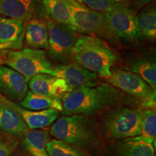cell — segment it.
Instances as JSON below:
<instances>
[{
    "label": "cell",
    "instance_id": "44dd1931",
    "mask_svg": "<svg viewBox=\"0 0 156 156\" xmlns=\"http://www.w3.org/2000/svg\"><path fill=\"white\" fill-rule=\"evenodd\" d=\"M44 9L51 19L58 23L70 26L71 13L65 0H41Z\"/></svg>",
    "mask_w": 156,
    "mask_h": 156
},
{
    "label": "cell",
    "instance_id": "7c38bea8",
    "mask_svg": "<svg viewBox=\"0 0 156 156\" xmlns=\"http://www.w3.org/2000/svg\"><path fill=\"white\" fill-rule=\"evenodd\" d=\"M1 98L17 112L29 129H41L54 124L58 117L60 112L55 109L42 111H31L22 108L16 103L8 100L1 95Z\"/></svg>",
    "mask_w": 156,
    "mask_h": 156
},
{
    "label": "cell",
    "instance_id": "2e32d148",
    "mask_svg": "<svg viewBox=\"0 0 156 156\" xmlns=\"http://www.w3.org/2000/svg\"><path fill=\"white\" fill-rule=\"evenodd\" d=\"M34 8V0H0V14L23 23L30 20Z\"/></svg>",
    "mask_w": 156,
    "mask_h": 156
},
{
    "label": "cell",
    "instance_id": "9a60e30c",
    "mask_svg": "<svg viewBox=\"0 0 156 156\" xmlns=\"http://www.w3.org/2000/svg\"><path fill=\"white\" fill-rule=\"evenodd\" d=\"M25 42L35 49H48V32L45 21L40 19H31L25 25L24 32Z\"/></svg>",
    "mask_w": 156,
    "mask_h": 156
},
{
    "label": "cell",
    "instance_id": "603a6c76",
    "mask_svg": "<svg viewBox=\"0 0 156 156\" xmlns=\"http://www.w3.org/2000/svg\"><path fill=\"white\" fill-rule=\"evenodd\" d=\"M130 71L136 74L153 90L156 88V64L148 60L134 62Z\"/></svg>",
    "mask_w": 156,
    "mask_h": 156
},
{
    "label": "cell",
    "instance_id": "f1b7e54d",
    "mask_svg": "<svg viewBox=\"0 0 156 156\" xmlns=\"http://www.w3.org/2000/svg\"><path fill=\"white\" fill-rule=\"evenodd\" d=\"M11 48H15V49H18L17 46H14V45H9V44H2L0 43V51H5L11 49Z\"/></svg>",
    "mask_w": 156,
    "mask_h": 156
},
{
    "label": "cell",
    "instance_id": "7a4b0ae2",
    "mask_svg": "<svg viewBox=\"0 0 156 156\" xmlns=\"http://www.w3.org/2000/svg\"><path fill=\"white\" fill-rule=\"evenodd\" d=\"M50 134L56 139L88 151L99 141L95 119L88 115L71 114L58 117L52 124Z\"/></svg>",
    "mask_w": 156,
    "mask_h": 156
},
{
    "label": "cell",
    "instance_id": "f546056e",
    "mask_svg": "<svg viewBox=\"0 0 156 156\" xmlns=\"http://www.w3.org/2000/svg\"><path fill=\"white\" fill-rule=\"evenodd\" d=\"M6 54H7V52L5 51H0V66H1L2 64L5 63Z\"/></svg>",
    "mask_w": 156,
    "mask_h": 156
},
{
    "label": "cell",
    "instance_id": "4316f807",
    "mask_svg": "<svg viewBox=\"0 0 156 156\" xmlns=\"http://www.w3.org/2000/svg\"><path fill=\"white\" fill-rule=\"evenodd\" d=\"M19 141L9 134H0V156H11L17 149Z\"/></svg>",
    "mask_w": 156,
    "mask_h": 156
},
{
    "label": "cell",
    "instance_id": "6da1fadb",
    "mask_svg": "<svg viewBox=\"0 0 156 156\" xmlns=\"http://www.w3.org/2000/svg\"><path fill=\"white\" fill-rule=\"evenodd\" d=\"M128 97L122 90L109 83H103L94 87L73 90L62 98L64 115L85 114L92 116L105 109L124 103Z\"/></svg>",
    "mask_w": 156,
    "mask_h": 156
},
{
    "label": "cell",
    "instance_id": "7402d4cb",
    "mask_svg": "<svg viewBox=\"0 0 156 156\" xmlns=\"http://www.w3.org/2000/svg\"><path fill=\"white\" fill-rule=\"evenodd\" d=\"M46 152L49 156H91L85 150L57 139L48 142Z\"/></svg>",
    "mask_w": 156,
    "mask_h": 156
},
{
    "label": "cell",
    "instance_id": "3957f363",
    "mask_svg": "<svg viewBox=\"0 0 156 156\" xmlns=\"http://www.w3.org/2000/svg\"><path fill=\"white\" fill-rule=\"evenodd\" d=\"M72 58L79 65L107 80L112 75L111 67L117 55L100 38L84 35L77 37Z\"/></svg>",
    "mask_w": 156,
    "mask_h": 156
},
{
    "label": "cell",
    "instance_id": "5bb4252c",
    "mask_svg": "<svg viewBox=\"0 0 156 156\" xmlns=\"http://www.w3.org/2000/svg\"><path fill=\"white\" fill-rule=\"evenodd\" d=\"M28 129L20 116L1 98L0 94V130L15 137H21Z\"/></svg>",
    "mask_w": 156,
    "mask_h": 156
},
{
    "label": "cell",
    "instance_id": "e0dca14e",
    "mask_svg": "<svg viewBox=\"0 0 156 156\" xmlns=\"http://www.w3.org/2000/svg\"><path fill=\"white\" fill-rule=\"evenodd\" d=\"M24 23L19 20L0 17V43L20 48L24 36Z\"/></svg>",
    "mask_w": 156,
    "mask_h": 156
},
{
    "label": "cell",
    "instance_id": "cb8c5ba5",
    "mask_svg": "<svg viewBox=\"0 0 156 156\" xmlns=\"http://www.w3.org/2000/svg\"><path fill=\"white\" fill-rule=\"evenodd\" d=\"M56 77L47 74H38L28 80V87L31 92L36 94L53 98L52 89Z\"/></svg>",
    "mask_w": 156,
    "mask_h": 156
},
{
    "label": "cell",
    "instance_id": "d4e9b609",
    "mask_svg": "<svg viewBox=\"0 0 156 156\" xmlns=\"http://www.w3.org/2000/svg\"><path fill=\"white\" fill-rule=\"evenodd\" d=\"M156 135V114L154 109L145 108L142 111L140 136L155 147Z\"/></svg>",
    "mask_w": 156,
    "mask_h": 156
},
{
    "label": "cell",
    "instance_id": "52a82bcc",
    "mask_svg": "<svg viewBox=\"0 0 156 156\" xmlns=\"http://www.w3.org/2000/svg\"><path fill=\"white\" fill-rule=\"evenodd\" d=\"M107 83L140 101L142 108H155V90L131 71L118 69L112 73Z\"/></svg>",
    "mask_w": 156,
    "mask_h": 156
},
{
    "label": "cell",
    "instance_id": "4dcf8cb0",
    "mask_svg": "<svg viewBox=\"0 0 156 156\" xmlns=\"http://www.w3.org/2000/svg\"><path fill=\"white\" fill-rule=\"evenodd\" d=\"M141 1L143 2H145V3H148V2H150L151 0H141Z\"/></svg>",
    "mask_w": 156,
    "mask_h": 156
},
{
    "label": "cell",
    "instance_id": "ba28073f",
    "mask_svg": "<svg viewBox=\"0 0 156 156\" xmlns=\"http://www.w3.org/2000/svg\"><path fill=\"white\" fill-rule=\"evenodd\" d=\"M48 32V56L58 61L72 58L73 49L77 37L76 32L67 25L52 19L45 21Z\"/></svg>",
    "mask_w": 156,
    "mask_h": 156
},
{
    "label": "cell",
    "instance_id": "484cf974",
    "mask_svg": "<svg viewBox=\"0 0 156 156\" xmlns=\"http://www.w3.org/2000/svg\"><path fill=\"white\" fill-rule=\"evenodd\" d=\"M77 1L90 9L104 14L123 0H77Z\"/></svg>",
    "mask_w": 156,
    "mask_h": 156
},
{
    "label": "cell",
    "instance_id": "8992f818",
    "mask_svg": "<svg viewBox=\"0 0 156 156\" xmlns=\"http://www.w3.org/2000/svg\"><path fill=\"white\" fill-rule=\"evenodd\" d=\"M5 64L21 74L27 82L38 74L48 75L53 68L44 50L30 48L7 52Z\"/></svg>",
    "mask_w": 156,
    "mask_h": 156
},
{
    "label": "cell",
    "instance_id": "5b68a950",
    "mask_svg": "<svg viewBox=\"0 0 156 156\" xmlns=\"http://www.w3.org/2000/svg\"><path fill=\"white\" fill-rule=\"evenodd\" d=\"M65 1L71 13L69 28L76 33L98 36L112 41L118 38L111 30L103 13L90 9L77 0Z\"/></svg>",
    "mask_w": 156,
    "mask_h": 156
},
{
    "label": "cell",
    "instance_id": "277c9868",
    "mask_svg": "<svg viewBox=\"0 0 156 156\" xmlns=\"http://www.w3.org/2000/svg\"><path fill=\"white\" fill-rule=\"evenodd\" d=\"M100 123V130L108 140H122L141 134L142 110L124 106L108 109Z\"/></svg>",
    "mask_w": 156,
    "mask_h": 156
},
{
    "label": "cell",
    "instance_id": "4fadbf2b",
    "mask_svg": "<svg viewBox=\"0 0 156 156\" xmlns=\"http://www.w3.org/2000/svg\"><path fill=\"white\" fill-rule=\"evenodd\" d=\"M108 156H155L153 144L141 136L118 140L109 148Z\"/></svg>",
    "mask_w": 156,
    "mask_h": 156
},
{
    "label": "cell",
    "instance_id": "9c48e42d",
    "mask_svg": "<svg viewBox=\"0 0 156 156\" xmlns=\"http://www.w3.org/2000/svg\"><path fill=\"white\" fill-rule=\"evenodd\" d=\"M104 15L111 30L117 38L129 41L143 39L138 28L136 16L124 1L117 4Z\"/></svg>",
    "mask_w": 156,
    "mask_h": 156
},
{
    "label": "cell",
    "instance_id": "30bf717a",
    "mask_svg": "<svg viewBox=\"0 0 156 156\" xmlns=\"http://www.w3.org/2000/svg\"><path fill=\"white\" fill-rule=\"evenodd\" d=\"M48 75L61 78L73 90L98 85V75L75 64H58L48 72Z\"/></svg>",
    "mask_w": 156,
    "mask_h": 156
},
{
    "label": "cell",
    "instance_id": "ac0fdd59",
    "mask_svg": "<svg viewBox=\"0 0 156 156\" xmlns=\"http://www.w3.org/2000/svg\"><path fill=\"white\" fill-rule=\"evenodd\" d=\"M50 134L44 129H28L25 134L23 145L31 156H49L46 152V145Z\"/></svg>",
    "mask_w": 156,
    "mask_h": 156
},
{
    "label": "cell",
    "instance_id": "ffe728a7",
    "mask_svg": "<svg viewBox=\"0 0 156 156\" xmlns=\"http://www.w3.org/2000/svg\"><path fill=\"white\" fill-rule=\"evenodd\" d=\"M136 23L142 38L154 41L156 39V11L154 6H148L140 12Z\"/></svg>",
    "mask_w": 156,
    "mask_h": 156
},
{
    "label": "cell",
    "instance_id": "d6986e66",
    "mask_svg": "<svg viewBox=\"0 0 156 156\" xmlns=\"http://www.w3.org/2000/svg\"><path fill=\"white\" fill-rule=\"evenodd\" d=\"M20 105L22 108L31 111L55 109L62 112L63 109L62 99L36 94L30 90L28 91L25 97L20 102Z\"/></svg>",
    "mask_w": 156,
    "mask_h": 156
},
{
    "label": "cell",
    "instance_id": "8fae6325",
    "mask_svg": "<svg viewBox=\"0 0 156 156\" xmlns=\"http://www.w3.org/2000/svg\"><path fill=\"white\" fill-rule=\"evenodd\" d=\"M28 91L26 79L18 72L6 66H0V92L13 102H20Z\"/></svg>",
    "mask_w": 156,
    "mask_h": 156
},
{
    "label": "cell",
    "instance_id": "83f0119b",
    "mask_svg": "<svg viewBox=\"0 0 156 156\" xmlns=\"http://www.w3.org/2000/svg\"><path fill=\"white\" fill-rule=\"evenodd\" d=\"M73 90L70 87L68 84L61 78L56 77L52 89V95L53 98L62 99L64 95L72 92Z\"/></svg>",
    "mask_w": 156,
    "mask_h": 156
}]
</instances>
